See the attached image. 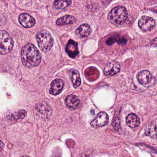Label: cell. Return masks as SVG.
<instances>
[{
    "mask_svg": "<svg viewBox=\"0 0 157 157\" xmlns=\"http://www.w3.org/2000/svg\"><path fill=\"white\" fill-rule=\"evenodd\" d=\"M22 62L25 67L32 68L40 64L41 56L40 52L35 46L28 44L25 46L21 52Z\"/></svg>",
    "mask_w": 157,
    "mask_h": 157,
    "instance_id": "obj_1",
    "label": "cell"
},
{
    "mask_svg": "<svg viewBox=\"0 0 157 157\" xmlns=\"http://www.w3.org/2000/svg\"><path fill=\"white\" fill-rule=\"evenodd\" d=\"M128 13L127 9L123 6L113 8L108 15V19L112 23L117 25L124 24L127 20Z\"/></svg>",
    "mask_w": 157,
    "mask_h": 157,
    "instance_id": "obj_2",
    "label": "cell"
},
{
    "mask_svg": "<svg viewBox=\"0 0 157 157\" xmlns=\"http://www.w3.org/2000/svg\"><path fill=\"white\" fill-rule=\"evenodd\" d=\"M36 39L38 46L44 52L49 51L53 45V38L48 32L43 31L39 32L36 35Z\"/></svg>",
    "mask_w": 157,
    "mask_h": 157,
    "instance_id": "obj_3",
    "label": "cell"
},
{
    "mask_svg": "<svg viewBox=\"0 0 157 157\" xmlns=\"http://www.w3.org/2000/svg\"><path fill=\"white\" fill-rule=\"evenodd\" d=\"M13 40L8 32L0 30V55H6L13 47Z\"/></svg>",
    "mask_w": 157,
    "mask_h": 157,
    "instance_id": "obj_4",
    "label": "cell"
},
{
    "mask_svg": "<svg viewBox=\"0 0 157 157\" xmlns=\"http://www.w3.org/2000/svg\"><path fill=\"white\" fill-rule=\"evenodd\" d=\"M137 78L139 83L146 87H150L151 84H153L155 82L154 78L148 70L140 71L138 74Z\"/></svg>",
    "mask_w": 157,
    "mask_h": 157,
    "instance_id": "obj_5",
    "label": "cell"
},
{
    "mask_svg": "<svg viewBox=\"0 0 157 157\" xmlns=\"http://www.w3.org/2000/svg\"><path fill=\"white\" fill-rule=\"evenodd\" d=\"M155 25V21L151 17L143 16L138 21V25L143 32H148L151 30Z\"/></svg>",
    "mask_w": 157,
    "mask_h": 157,
    "instance_id": "obj_6",
    "label": "cell"
},
{
    "mask_svg": "<svg viewBox=\"0 0 157 157\" xmlns=\"http://www.w3.org/2000/svg\"><path fill=\"white\" fill-rule=\"evenodd\" d=\"M109 117L105 112H101L97 117L91 122L90 124L94 128L101 127L104 126L108 123Z\"/></svg>",
    "mask_w": 157,
    "mask_h": 157,
    "instance_id": "obj_7",
    "label": "cell"
},
{
    "mask_svg": "<svg viewBox=\"0 0 157 157\" xmlns=\"http://www.w3.org/2000/svg\"><path fill=\"white\" fill-rule=\"evenodd\" d=\"M120 70V65L117 61H112L108 63L104 70V73L106 76L116 75Z\"/></svg>",
    "mask_w": 157,
    "mask_h": 157,
    "instance_id": "obj_8",
    "label": "cell"
},
{
    "mask_svg": "<svg viewBox=\"0 0 157 157\" xmlns=\"http://www.w3.org/2000/svg\"><path fill=\"white\" fill-rule=\"evenodd\" d=\"M19 21L20 23L25 28H32L35 25V20L27 13L21 14L19 17Z\"/></svg>",
    "mask_w": 157,
    "mask_h": 157,
    "instance_id": "obj_9",
    "label": "cell"
},
{
    "mask_svg": "<svg viewBox=\"0 0 157 157\" xmlns=\"http://www.w3.org/2000/svg\"><path fill=\"white\" fill-rule=\"evenodd\" d=\"M66 51L70 57L75 58L79 54L78 43L73 40H69L66 46Z\"/></svg>",
    "mask_w": 157,
    "mask_h": 157,
    "instance_id": "obj_10",
    "label": "cell"
},
{
    "mask_svg": "<svg viewBox=\"0 0 157 157\" xmlns=\"http://www.w3.org/2000/svg\"><path fill=\"white\" fill-rule=\"evenodd\" d=\"M64 87V82L62 80L56 79L52 82L49 93L52 95H57L59 94Z\"/></svg>",
    "mask_w": 157,
    "mask_h": 157,
    "instance_id": "obj_11",
    "label": "cell"
},
{
    "mask_svg": "<svg viewBox=\"0 0 157 157\" xmlns=\"http://www.w3.org/2000/svg\"><path fill=\"white\" fill-rule=\"evenodd\" d=\"M69 76L73 83V87L78 88L81 83L80 76L78 71L75 69H71L69 71Z\"/></svg>",
    "mask_w": 157,
    "mask_h": 157,
    "instance_id": "obj_12",
    "label": "cell"
},
{
    "mask_svg": "<svg viewBox=\"0 0 157 157\" xmlns=\"http://www.w3.org/2000/svg\"><path fill=\"white\" fill-rule=\"evenodd\" d=\"M127 124L131 128H135L138 126L140 123V120L136 114H129L126 117Z\"/></svg>",
    "mask_w": 157,
    "mask_h": 157,
    "instance_id": "obj_13",
    "label": "cell"
},
{
    "mask_svg": "<svg viewBox=\"0 0 157 157\" xmlns=\"http://www.w3.org/2000/svg\"><path fill=\"white\" fill-rule=\"evenodd\" d=\"M77 21V19L71 16V15H67L61 17L57 20L56 24L59 26L69 25L74 24Z\"/></svg>",
    "mask_w": 157,
    "mask_h": 157,
    "instance_id": "obj_14",
    "label": "cell"
},
{
    "mask_svg": "<svg viewBox=\"0 0 157 157\" xmlns=\"http://www.w3.org/2000/svg\"><path fill=\"white\" fill-rule=\"evenodd\" d=\"M91 33L90 26L87 24H83L79 26L76 31L78 35L81 37H86L90 35Z\"/></svg>",
    "mask_w": 157,
    "mask_h": 157,
    "instance_id": "obj_15",
    "label": "cell"
},
{
    "mask_svg": "<svg viewBox=\"0 0 157 157\" xmlns=\"http://www.w3.org/2000/svg\"><path fill=\"white\" fill-rule=\"evenodd\" d=\"M65 102L69 108L76 109L79 105L80 100L76 95L71 94L67 97Z\"/></svg>",
    "mask_w": 157,
    "mask_h": 157,
    "instance_id": "obj_16",
    "label": "cell"
},
{
    "mask_svg": "<svg viewBox=\"0 0 157 157\" xmlns=\"http://www.w3.org/2000/svg\"><path fill=\"white\" fill-rule=\"evenodd\" d=\"M145 133L146 135L153 139L157 137V122L156 120L150 123L146 128Z\"/></svg>",
    "mask_w": 157,
    "mask_h": 157,
    "instance_id": "obj_17",
    "label": "cell"
},
{
    "mask_svg": "<svg viewBox=\"0 0 157 157\" xmlns=\"http://www.w3.org/2000/svg\"><path fill=\"white\" fill-rule=\"evenodd\" d=\"M71 1H56L54 2V7L56 10H64L71 4Z\"/></svg>",
    "mask_w": 157,
    "mask_h": 157,
    "instance_id": "obj_18",
    "label": "cell"
},
{
    "mask_svg": "<svg viewBox=\"0 0 157 157\" xmlns=\"http://www.w3.org/2000/svg\"><path fill=\"white\" fill-rule=\"evenodd\" d=\"M117 43L120 44H126L127 43V40L125 38H120L117 36H113L108 38L106 41V44L107 45H112L115 43Z\"/></svg>",
    "mask_w": 157,
    "mask_h": 157,
    "instance_id": "obj_19",
    "label": "cell"
},
{
    "mask_svg": "<svg viewBox=\"0 0 157 157\" xmlns=\"http://www.w3.org/2000/svg\"><path fill=\"white\" fill-rule=\"evenodd\" d=\"M26 115V112L25 110H21L10 116V119L11 120H18L19 119H23Z\"/></svg>",
    "mask_w": 157,
    "mask_h": 157,
    "instance_id": "obj_20",
    "label": "cell"
},
{
    "mask_svg": "<svg viewBox=\"0 0 157 157\" xmlns=\"http://www.w3.org/2000/svg\"><path fill=\"white\" fill-rule=\"evenodd\" d=\"M4 145L2 141L0 140V156L2 155V152L3 151V149H4Z\"/></svg>",
    "mask_w": 157,
    "mask_h": 157,
    "instance_id": "obj_21",
    "label": "cell"
},
{
    "mask_svg": "<svg viewBox=\"0 0 157 157\" xmlns=\"http://www.w3.org/2000/svg\"><path fill=\"white\" fill-rule=\"evenodd\" d=\"M30 157V156H22V157Z\"/></svg>",
    "mask_w": 157,
    "mask_h": 157,
    "instance_id": "obj_22",
    "label": "cell"
}]
</instances>
